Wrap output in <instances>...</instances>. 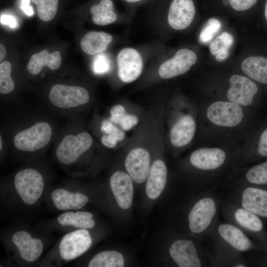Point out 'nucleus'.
<instances>
[{
    "label": "nucleus",
    "instance_id": "obj_26",
    "mask_svg": "<svg viewBox=\"0 0 267 267\" xmlns=\"http://www.w3.org/2000/svg\"><path fill=\"white\" fill-rule=\"evenodd\" d=\"M92 213L86 211L66 212L60 215L57 222L63 226H71L81 229H89L95 225Z\"/></svg>",
    "mask_w": 267,
    "mask_h": 267
},
{
    "label": "nucleus",
    "instance_id": "obj_8",
    "mask_svg": "<svg viewBox=\"0 0 267 267\" xmlns=\"http://www.w3.org/2000/svg\"><path fill=\"white\" fill-rule=\"evenodd\" d=\"M49 99L58 107L69 108L87 103L89 94L86 89L81 87L56 84L50 89Z\"/></svg>",
    "mask_w": 267,
    "mask_h": 267
},
{
    "label": "nucleus",
    "instance_id": "obj_13",
    "mask_svg": "<svg viewBox=\"0 0 267 267\" xmlns=\"http://www.w3.org/2000/svg\"><path fill=\"white\" fill-rule=\"evenodd\" d=\"M229 83L230 88L227 93L229 101L243 106L252 103L258 91L254 82L245 76L234 75L230 78Z\"/></svg>",
    "mask_w": 267,
    "mask_h": 267
},
{
    "label": "nucleus",
    "instance_id": "obj_18",
    "mask_svg": "<svg viewBox=\"0 0 267 267\" xmlns=\"http://www.w3.org/2000/svg\"><path fill=\"white\" fill-rule=\"evenodd\" d=\"M241 206L253 213L267 218V191L255 187H248L242 191Z\"/></svg>",
    "mask_w": 267,
    "mask_h": 267
},
{
    "label": "nucleus",
    "instance_id": "obj_45",
    "mask_svg": "<svg viewBox=\"0 0 267 267\" xmlns=\"http://www.w3.org/2000/svg\"><path fill=\"white\" fill-rule=\"evenodd\" d=\"M265 17L267 20V2H266V6H265Z\"/></svg>",
    "mask_w": 267,
    "mask_h": 267
},
{
    "label": "nucleus",
    "instance_id": "obj_16",
    "mask_svg": "<svg viewBox=\"0 0 267 267\" xmlns=\"http://www.w3.org/2000/svg\"><path fill=\"white\" fill-rule=\"evenodd\" d=\"M12 241L16 246L20 257L25 261H35L43 252L42 241L38 238H33L27 231L16 232L12 236Z\"/></svg>",
    "mask_w": 267,
    "mask_h": 267
},
{
    "label": "nucleus",
    "instance_id": "obj_4",
    "mask_svg": "<svg viewBox=\"0 0 267 267\" xmlns=\"http://www.w3.org/2000/svg\"><path fill=\"white\" fill-rule=\"evenodd\" d=\"M14 186L22 201L26 204H35L42 195L44 182L37 170L27 168L18 172L14 177Z\"/></svg>",
    "mask_w": 267,
    "mask_h": 267
},
{
    "label": "nucleus",
    "instance_id": "obj_30",
    "mask_svg": "<svg viewBox=\"0 0 267 267\" xmlns=\"http://www.w3.org/2000/svg\"><path fill=\"white\" fill-rule=\"evenodd\" d=\"M37 6L39 17L44 21H49L55 16L58 0H31Z\"/></svg>",
    "mask_w": 267,
    "mask_h": 267
},
{
    "label": "nucleus",
    "instance_id": "obj_3",
    "mask_svg": "<svg viewBox=\"0 0 267 267\" xmlns=\"http://www.w3.org/2000/svg\"><path fill=\"white\" fill-rule=\"evenodd\" d=\"M197 60L193 51L181 48L169 57H164L161 50L151 62L155 64L157 76L161 79L167 80L186 73Z\"/></svg>",
    "mask_w": 267,
    "mask_h": 267
},
{
    "label": "nucleus",
    "instance_id": "obj_31",
    "mask_svg": "<svg viewBox=\"0 0 267 267\" xmlns=\"http://www.w3.org/2000/svg\"><path fill=\"white\" fill-rule=\"evenodd\" d=\"M11 66L10 62L5 61L0 64V92L5 94L11 92L14 88V83L10 73Z\"/></svg>",
    "mask_w": 267,
    "mask_h": 267
},
{
    "label": "nucleus",
    "instance_id": "obj_34",
    "mask_svg": "<svg viewBox=\"0 0 267 267\" xmlns=\"http://www.w3.org/2000/svg\"><path fill=\"white\" fill-rule=\"evenodd\" d=\"M109 69V61L102 53L96 55L93 62V70L96 74L104 73Z\"/></svg>",
    "mask_w": 267,
    "mask_h": 267
},
{
    "label": "nucleus",
    "instance_id": "obj_21",
    "mask_svg": "<svg viewBox=\"0 0 267 267\" xmlns=\"http://www.w3.org/2000/svg\"><path fill=\"white\" fill-rule=\"evenodd\" d=\"M217 231L221 238L236 250L245 252L252 247L251 241L244 232L233 224L221 223Z\"/></svg>",
    "mask_w": 267,
    "mask_h": 267
},
{
    "label": "nucleus",
    "instance_id": "obj_46",
    "mask_svg": "<svg viewBox=\"0 0 267 267\" xmlns=\"http://www.w3.org/2000/svg\"><path fill=\"white\" fill-rule=\"evenodd\" d=\"M235 267H247V266H245V264L239 263V264H236V266H235Z\"/></svg>",
    "mask_w": 267,
    "mask_h": 267
},
{
    "label": "nucleus",
    "instance_id": "obj_10",
    "mask_svg": "<svg viewBox=\"0 0 267 267\" xmlns=\"http://www.w3.org/2000/svg\"><path fill=\"white\" fill-rule=\"evenodd\" d=\"M208 119L214 124L222 127H234L242 120L243 113L239 104L233 102L217 101L209 106Z\"/></svg>",
    "mask_w": 267,
    "mask_h": 267
},
{
    "label": "nucleus",
    "instance_id": "obj_44",
    "mask_svg": "<svg viewBox=\"0 0 267 267\" xmlns=\"http://www.w3.org/2000/svg\"><path fill=\"white\" fill-rule=\"evenodd\" d=\"M6 55V49L4 46L2 44H0V60L2 61L5 57Z\"/></svg>",
    "mask_w": 267,
    "mask_h": 267
},
{
    "label": "nucleus",
    "instance_id": "obj_12",
    "mask_svg": "<svg viewBox=\"0 0 267 267\" xmlns=\"http://www.w3.org/2000/svg\"><path fill=\"white\" fill-rule=\"evenodd\" d=\"M92 22L97 25L104 26L120 22H129L133 17L128 12L119 13L115 9L112 0H100L89 8Z\"/></svg>",
    "mask_w": 267,
    "mask_h": 267
},
{
    "label": "nucleus",
    "instance_id": "obj_33",
    "mask_svg": "<svg viewBox=\"0 0 267 267\" xmlns=\"http://www.w3.org/2000/svg\"><path fill=\"white\" fill-rule=\"evenodd\" d=\"M222 28V23L217 19L211 18L207 22L199 36V40L203 44L209 43Z\"/></svg>",
    "mask_w": 267,
    "mask_h": 267
},
{
    "label": "nucleus",
    "instance_id": "obj_28",
    "mask_svg": "<svg viewBox=\"0 0 267 267\" xmlns=\"http://www.w3.org/2000/svg\"><path fill=\"white\" fill-rule=\"evenodd\" d=\"M234 42L233 36L227 32L219 35L210 44L211 53L216 55V60L219 62L226 60L229 55V48Z\"/></svg>",
    "mask_w": 267,
    "mask_h": 267
},
{
    "label": "nucleus",
    "instance_id": "obj_38",
    "mask_svg": "<svg viewBox=\"0 0 267 267\" xmlns=\"http://www.w3.org/2000/svg\"><path fill=\"white\" fill-rule=\"evenodd\" d=\"M125 108L121 105L113 106L111 110L110 121L114 123H119L125 113Z\"/></svg>",
    "mask_w": 267,
    "mask_h": 267
},
{
    "label": "nucleus",
    "instance_id": "obj_15",
    "mask_svg": "<svg viewBox=\"0 0 267 267\" xmlns=\"http://www.w3.org/2000/svg\"><path fill=\"white\" fill-rule=\"evenodd\" d=\"M133 178L122 171L114 173L109 181L110 186L117 203L123 209H129L132 205L134 187Z\"/></svg>",
    "mask_w": 267,
    "mask_h": 267
},
{
    "label": "nucleus",
    "instance_id": "obj_11",
    "mask_svg": "<svg viewBox=\"0 0 267 267\" xmlns=\"http://www.w3.org/2000/svg\"><path fill=\"white\" fill-rule=\"evenodd\" d=\"M125 166L128 174L135 182L142 183L147 179L150 171V154L142 147H135L127 155Z\"/></svg>",
    "mask_w": 267,
    "mask_h": 267
},
{
    "label": "nucleus",
    "instance_id": "obj_29",
    "mask_svg": "<svg viewBox=\"0 0 267 267\" xmlns=\"http://www.w3.org/2000/svg\"><path fill=\"white\" fill-rule=\"evenodd\" d=\"M124 266L123 255L116 251H104L96 254L90 261L89 267H122Z\"/></svg>",
    "mask_w": 267,
    "mask_h": 267
},
{
    "label": "nucleus",
    "instance_id": "obj_23",
    "mask_svg": "<svg viewBox=\"0 0 267 267\" xmlns=\"http://www.w3.org/2000/svg\"><path fill=\"white\" fill-rule=\"evenodd\" d=\"M195 130V123L191 116L181 117L171 129L170 136L172 144L177 147L187 145L192 139Z\"/></svg>",
    "mask_w": 267,
    "mask_h": 267
},
{
    "label": "nucleus",
    "instance_id": "obj_39",
    "mask_svg": "<svg viewBox=\"0 0 267 267\" xmlns=\"http://www.w3.org/2000/svg\"><path fill=\"white\" fill-rule=\"evenodd\" d=\"M258 151L261 155L267 156V129L264 131L261 136Z\"/></svg>",
    "mask_w": 267,
    "mask_h": 267
},
{
    "label": "nucleus",
    "instance_id": "obj_43",
    "mask_svg": "<svg viewBox=\"0 0 267 267\" xmlns=\"http://www.w3.org/2000/svg\"><path fill=\"white\" fill-rule=\"evenodd\" d=\"M113 127L114 126L110 121L105 120L102 123L101 130L108 134L111 132Z\"/></svg>",
    "mask_w": 267,
    "mask_h": 267
},
{
    "label": "nucleus",
    "instance_id": "obj_22",
    "mask_svg": "<svg viewBox=\"0 0 267 267\" xmlns=\"http://www.w3.org/2000/svg\"><path fill=\"white\" fill-rule=\"evenodd\" d=\"M113 41V36L103 31L87 32L80 42L82 50L89 55L102 53Z\"/></svg>",
    "mask_w": 267,
    "mask_h": 267
},
{
    "label": "nucleus",
    "instance_id": "obj_9",
    "mask_svg": "<svg viewBox=\"0 0 267 267\" xmlns=\"http://www.w3.org/2000/svg\"><path fill=\"white\" fill-rule=\"evenodd\" d=\"M91 244L92 238L87 230H75L61 239L59 246L60 256L65 261L74 260L87 252Z\"/></svg>",
    "mask_w": 267,
    "mask_h": 267
},
{
    "label": "nucleus",
    "instance_id": "obj_1",
    "mask_svg": "<svg viewBox=\"0 0 267 267\" xmlns=\"http://www.w3.org/2000/svg\"><path fill=\"white\" fill-rule=\"evenodd\" d=\"M162 50V44L157 41L138 46L122 47L117 52L115 62L117 76L124 83H131L141 75L146 64Z\"/></svg>",
    "mask_w": 267,
    "mask_h": 267
},
{
    "label": "nucleus",
    "instance_id": "obj_32",
    "mask_svg": "<svg viewBox=\"0 0 267 267\" xmlns=\"http://www.w3.org/2000/svg\"><path fill=\"white\" fill-rule=\"evenodd\" d=\"M247 181L253 184L267 183V161L249 169L246 174Z\"/></svg>",
    "mask_w": 267,
    "mask_h": 267
},
{
    "label": "nucleus",
    "instance_id": "obj_24",
    "mask_svg": "<svg viewBox=\"0 0 267 267\" xmlns=\"http://www.w3.org/2000/svg\"><path fill=\"white\" fill-rule=\"evenodd\" d=\"M61 63L60 52L55 51L52 53L44 49L32 55L27 65L28 72L33 75L38 74L44 66L51 70L58 69Z\"/></svg>",
    "mask_w": 267,
    "mask_h": 267
},
{
    "label": "nucleus",
    "instance_id": "obj_40",
    "mask_svg": "<svg viewBox=\"0 0 267 267\" xmlns=\"http://www.w3.org/2000/svg\"><path fill=\"white\" fill-rule=\"evenodd\" d=\"M0 21L1 24L5 25H8L9 27L12 29L16 28L18 25L17 19L11 15H1Z\"/></svg>",
    "mask_w": 267,
    "mask_h": 267
},
{
    "label": "nucleus",
    "instance_id": "obj_37",
    "mask_svg": "<svg viewBox=\"0 0 267 267\" xmlns=\"http://www.w3.org/2000/svg\"><path fill=\"white\" fill-rule=\"evenodd\" d=\"M137 123V117L134 115H124L119 122L122 129L125 131L131 129Z\"/></svg>",
    "mask_w": 267,
    "mask_h": 267
},
{
    "label": "nucleus",
    "instance_id": "obj_47",
    "mask_svg": "<svg viewBox=\"0 0 267 267\" xmlns=\"http://www.w3.org/2000/svg\"><path fill=\"white\" fill-rule=\"evenodd\" d=\"M0 150L2 149V140L1 136L0 137Z\"/></svg>",
    "mask_w": 267,
    "mask_h": 267
},
{
    "label": "nucleus",
    "instance_id": "obj_25",
    "mask_svg": "<svg viewBox=\"0 0 267 267\" xmlns=\"http://www.w3.org/2000/svg\"><path fill=\"white\" fill-rule=\"evenodd\" d=\"M243 72L250 78L267 84V58L262 56H250L241 64Z\"/></svg>",
    "mask_w": 267,
    "mask_h": 267
},
{
    "label": "nucleus",
    "instance_id": "obj_2",
    "mask_svg": "<svg viewBox=\"0 0 267 267\" xmlns=\"http://www.w3.org/2000/svg\"><path fill=\"white\" fill-rule=\"evenodd\" d=\"M149 2L155 21L159 23L166 21L173 30L187 29L194 19L196 9L193 0H151Z\"/></svg>",
    "mask_w": 267,
    "mask_h": 267
},
{
    "label": "nucleus",
    "instance_id": "obj_6",
    "mask_svg": "<svg viewBox=\"0 0 267 267\" xmlns=\"http://www.w3.org/2000/svg\"><path fill=\"white\" fill-rule=\"evenodd\" d=\"M92 143V137L87 132H82L77 135H68L63 138L56 149L57 159L62 164H72L89 149Z\"/></svg>",
    "mask_w": 267,
    "mask_h": 267
},
{
    "label": "nucleus",
    "instance_id": "obj_19",
    "mask_svg": "<svg viewBox=\"0 0 267 267\" xmlns=\"http://www.w3.org/2000/svg\"><path fill=\"white\" fill-rule=\"evenodd\" d=\"M167 169L161 159L156 160L150 167L147 178L146 192L149 198H157L163 191L167 181Z\"/></svg>",
    "mask_w": 267,
    "mask_h": 267
},
{
    "label": "nucleus",
    "instance_id": "obj_14",
    "mask_svg": "<svg viewBox=\"0 0 267 267\" xmlns=\"http://www.w3.org/2000/svg\"><path fill=\"white\" fill-rule=\"evenodd\" d=\"M169 253L178 267H200L201 261L194 242L188 239H178L170 247Z\"/></svg>",
    "mask_w": 267,
    "mask_h": 267
},
{
    "label": "nucleus",
    "instance_id": "obj_42",
    "mask_svg": "<svg viewBox=\"0 0 267 267\" xmlns=\"http://www.w3.org/2000/svg\"><path fill=\"white\" fill-rule=\"evenodd\" d=\"M30 0H22L21 8L28 16H32L34 13L33 8L30 5Z\"/></svg>",
    "mask_w": 267,
    "mask_h": 267
},
{
    "label": "nucleus",
    "instance_id": "obj_17",
    "mask_svg": "<svg viewBox=\"0 0 267 267\" xmlns=\"http://www.w3.org/2000/svg\"><path fill=\"white\" fill-rule=\"evenodd\" d=\"M224 152L217 148H203L193 152L190 156L191 164L196 168L206 171L213 170L224 162Z\"/></svg>",
    "mask_w": 267,
    "mask_h": 267
},
{
    "label": "nucleus",
    "instance_id": "obj_20",
    "mask_svg": "<svg viewBox=\"0 0 267 267\" xmlns=\"http://www.w3.org/2000/svg\"><path fill=\"white\" fill-rule=\"evenodd\" d=\"M50 197L55 207L61 211L79 210L89 202L87 195L80 192H72L62 188L53 190Z\"/></svg>",
    "mask_w": 267,
    "mask_h": 267
},
{
    "label": "nucleus",
    "instance_id": "obj_35",
    "mask_svg": "<svg viewBox=\"0 0 267 267\" xmlns=\"http://www.w3.org/2000/svg\"><path fill=\"white\" fill-rule=\"evenodd\" d=\"M257 0H229L231 7L236 11H245L254 6Z\"/></svg>",
    "mask_w": 267,
    "mask_h": 267
},
{
    "label": "nucleus",
    "instance_id": "obj_27",
    "mask_svg": "<svg viewBox=\"0 0 267 267\" xmlns=\"http://www.w3.org/2000/svg\"><path fill=\"white\" fill-rule=\"evenodd\" d=\"M233 217L238 225L248 231L257 232L263 228L262 221L258 216L241 206L235 208Z\"/></svg>",
    "mask_w": 267,
    "mask_h": 267
},
{
    "label": "nucleus",
    "instance_id": "obj_41",
    "mask_svg": "<svg viewBox=\"0 0 267 267\" xmlns=\"http://www.w3.org/2000/svg\"><path fill=\"white\" fill-rule=\"evenodd\" d=\"M101 141L105 146L108 148H113L116 145L118 140L113 134L109 133L107 135H103Z\"/></svg>",
    "mask_w": 267,
    "mask_h": 267
},
{
    "label": "nucleus",
    "instance_id": "obj_5",
    "mask_svg": "<svg viewBox=\"0 0 267 267\" xmlns=\"http://www.w3.org/2000/svg\"><path fill=\"white\" fill-rule=\"evenodd\" d=\"M52 134L48 123L40 122L18 133L14 138V145L19 150L33 152L45 146L49 142Z\"/></svg>",
    "mask_w": 267,
    "mask_h": 267
},
{
    "label": "nucleus",
    "instance_id": "obj_7",
    "mask_svg": "<svg viewBox=\"0 0 267 267\" xmlns=\"http://www.w3.org/2000/svg\"><path fill=\"white\" fill-rule=\"evenodd\" d=\"M217 211L216 200L212 197L204 196L193 206L188 216V226L194 233L200 234L210 226Z\"/></svg>",
    "mask_w": 267,
    "mask_h": 267
},
{
    "label": "nucleus",
    "instance_id": "obj_36",
    "mask_svg": "<svg viewBox=\"0 0 267 267\" xmlns=\"http://www.w3.org/2000/svg\"><path fill=\"white\" fill-rule=\"evenodd\" d=\"M127 9V12L133 16L135 9L151 0H120Z\"/></svg>",
    "mask_w": 267,
    "mask_h": 267
}]
</instances>
